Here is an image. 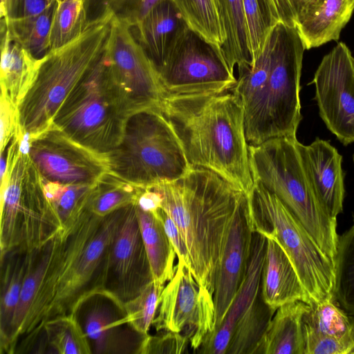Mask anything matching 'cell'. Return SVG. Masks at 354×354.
<instances>
[{
	"mask_svg": "<svg viewBox=\"0 0 354 354\" xmlns=\"http://www.w3.org/2000/svg\"><path fill=\"white\" fill-rule=\"evenodd\" d=\"M127 208L115 210L103 218L97 233L58 286L41 324L39 339L47 321L76 313L86 299L105 291L111 245Z\"/></svg>",
	"mask_w": 354,
	"mask_h": 354,
	"instance_id": "12",
	"label": "cell"
},
{
	"mask_svg": "<svg viewBox=\"0 0 354 354\" xmlns=\"http://www.w3.org/2000/svg\"><path fill=\"white\" fill-rule=\"evenodd\" d=\"M171 1L187 27L222 53L226 36L216 0Z\"/></svg>",
	"mask_w": 354,
	"mask_h": 354,
	"instance_id": "34",
	"label": "cell"
},
{
	"mask_svg": "<svg viewBox=\"0 0 354 354\" xmlns=\"http://www.w3.org/2000/svg\"><path fill=\"white\" fill-rule=\"evenodd\" d=\"M104 217L86 207L64 223L59 239L31 307L13 341L14 353L28 352L39 340V328L58 286L100 228Z\"/></svg>",
	"mask_w": 354,
	"mask_h": 354,
	"instance_id": "11",
	"label": "cell"
},
{
	"mask_svg": "<svg viewBox=\"0 0 354 354\" xmlns=\"http://www.w3.org/2000/svg\"><path fill=\"white\" fill-rule=\"evenodd\" d=\"M161 203L162 196L153 187H142L136 202L140 209L156 216H158Z\"/></svg>",
	"mask_w": 354,
	"mask_h": 354,
	"instance_id": "47",
	"label": "cell"
},
{
	"mask_svg": "<svg viewBox=\"0 0 354 354\" xmlns=\"http://www.w3.org/2000/svg\"><path fill=\"white\" fill-rule=\"evenodd\" d=\"M266 238L264 263L261 272V291L263 301L271 308L292 301H312L286 250L270 232L254 230Z\"/></svg>",
	"mask_w": 354,
	"mask_h": 354,
	"instance_id": "22",
	"label": "cell"
},
{
	"mask_svg": "<svg viewBox=\"0 0 354 354\" xmlns=\"http://www.w3.org/2000/svg\"><path fill=\"white\" fill-rule=\"evenodd\" d=\"M30 252H13L1 260L0 348L5 347L17 307Z\"/></svg>",
	"mask_w": 354,
	"mask_h": 354,
	"instance_id": "29",
	"label": "cell"
},
{
	"mask_svg": "<svg viewBox=\"0 0 354 354\" xmlns=\"http://www.w3.org/2000/svg\"><path fill=\"white\" fill-rule=\"evenodd\" d=\"M334 266V300L354 315V225L339 236Z\"/></svg>",
	"mask_w": 354,
	"mask_h": 354,
	"instance_id": "36",
	"label": "cell"
},
{
	"mask_svg": "<svg viewBox=\"0 0 354 354\" xmlns=\"http://www.w3.org/2000/svg\"><path fill=\"white\" fill-rule=\"evenodd\" d=\"M88 23L85 0H57L50 33V51L77 37Z\"/></svg>",
	"mask_w": 354,
	"mask_h": 354,
	"instance_id": "37",
	"label": "cell"
},
{
	"mask_svg": "<svg viewBox=\"0 0 354 354\" xmlns=\"http://www.w3.org/2000/svg\"><path fill=\"white\" fill-rule=\"evenodd\" d=\"M156 335H147L137 353H184L187 352L189 340L180 333L159 331Z\"/></svg>",
	"mask_w": 354,
	"mask_h": 354,
	"instance_id": "42",
	"label": "cell"
},
{
	"mask_svg": "<svg viewBox=\"0 0 354 354\" xmlns=\"http://www.w3.org/2000/svg\"><path fill=\"white\" fill-rule=\"evenodd\" d=\"M253 232L247 195L232 217L216 271L213 295L215 328L225 317L245 277L251 255Z\"/></svg>",
	"mask_w": 354,
	"mask_h": 354,
	"instance_id": "18",
	"label": "cell"
},
{
	"mask_svg": "<svg viewBox=\"0 0 354 354\" xmlns=\"http://www.w3.org/2000/svg\"><path fill=\"white\" fill-rule=\"evenodd\" d=\"M164 288L165 284L153 280L138 296L124 303L127 321L138 333L148 334Z\"/></svg>",
	"mask_w": 354,
	"mask_h": 354,
	"instance_id": "40",
	"label": "cell"
},
{
	"mask_svg": "<svg viewBox=\"0 0 354 354\" xmlns=\"http://www.w3.org/2000/svg\"><path fill=\"white\" fill-rule=\"evenodd\" d=\"M313 0H262L265 10L273 26L282 23L295 27L297 21Z\"/></svg>",
	"mask_w": 354,
	"mask_h": 354,
	"instance_id": "43",
	"label": "cell"
},
{
	"mask_svg": "<svg viewBox=\"0 0 354 354\" xmlns=\"http://www.w3.org/2000/svg\"><path fill=\"white\" fill-rule=\"evenodd\" d=\"M56 6L57 0L37 15L1 19V26L32 55L41 59L50 52V33Z\"/></svg>",
	"mask_w": 354,
	"mask_h": 354,
	"instance_id": "31",
	"label": "cell"
},
{
	"mask_svg": "<svg viewBox=\"0 0 354 354\" xmlns=\"http://www.w3.org/2000/svg\"><path fill=\"white\" fill-rule=\"evenodd\" d=\"M1 35V92L19 107L33 84L44 58H35L2 26Z\"/></svg>",
	"mask_w": 354,
	"mask_h": 354,
	"instance_id": "25",
	"label": "cell"
},
{
	"mask_svg": "<svg viewBox=\"0 0 354 354\" xmlns=\"http://www.w3.org/2000/svg\"><path fill=\"white\" fill-rule=\"evenodd\" d=\"M243 5L252 62L274 26L265 10L262 0H243Z\"/></svg>",
	"mask_w": 354,
	"mask_h": 354,
	"instance_id": "41",
	"label": "cell"
},
{
	"mask_svg": "<svg viewBox=\"0 0 354 354\" xmlns=\"http://www.w3.org/2000/svg\"><path fill=\"white\" fill-rule=\"evenodd\" d=\"M105 51L113 76L135 111L159 108L164 93L157 71L128 24L113 17Z\"/></svg>",
	"mask_w": 354,
	"mask_h": 354,
	"instance_id": "16",
	"label": "cell"
},
{
	"mask_svg": "<svg viewBox=\"0 0 354 354\" xmlns=\"http://www.w3.org/2000/svg\"><path fill=\"white\" fill-rule=\"evenodd\" d=\"M299 149L309 183L319 203L333 218L343 211L344 198L342 156L330 143L317 138Z\"/></svg>",
	"mask_w": 354,
	"mask_h": 354,
	"instance_id": "21",
	"label": "cell"
},
{
	"mask_svg": "<svg viewBox=\"0 0 354 354\" xmlns=\"http://www.w3.org/2000/svg\"><path fill=\"white\" fill-rule=\"evenodd\" d=\"M55 0H1V19L19 18L37 15Z\"/></svg>",
	"mask_w": 354,
	"mask_h": 354,
	"instance_id": "45",
	"label": "cell"
},
{
	"mask_svg": "<svg viewBox=\"0 0 354 354\" xmlns=\"http://www.w3.org/2000/svg\"><path fill=\"white\" fill-rule=\"evenodd\" d=\"M42 336L55 353H93L88 338L75 313L55 317L47 321L43 326Z\"/></svg>",
	"mask_w": 354,
	"mask_h": 354,
	"instance_id": "35",
	"label": "cell"
},
{
	"mask_svg": "<svg viewBox=\"0 0 354 354\" xmlns=\"http://www.w3.org/2000/svg\"><path fill=\"white\" fill-rule=\"evenodd\" d=\"M156 312L152 322L156 330L182 334L189 339L194 352L215 328L213 296L198 285L191 270L180 261L160 295Z\"/></svg>",
	"mask_w": 354,
	"mask_h": 354,
	"instance_id": "13",
	"label": "cell"
},
{
	"mask_svg": "<svg viewBox=\"0 0 354 354\" xmlns=\"http://www.w3.org/2000/svg\"><path fill=\"white\" fill-rule=\"evenodd\" d=\"M334 301L309 304L303 317L306 354H354V315Z\"/></svg>",
	"mask_w": 354,
	"mask_h": 354,
	"instance_id": "20",
	"label": "cell"
},
{
	"mask_svg": "<svg viewBox=\"0 0 354 354\" xmlns=\"http://www.w3.org/2000/svg\"><path fill=\"white\" fill-rule=\"evenodd\" d=\"M312 83L328 129L344 146L354 142V57L345 43L324 56Z\"/></svg>",
	"mask_w": 354,
	"mask_h": 354,
	"instance_id": "15",
	"label": "cell"
},
{
	"mask_svg": "<svg viewBox=\"0 0 354 354\" xmlns=\"http://www.w3.org/2000/svg\"><path fill=\"white\" fill-rule=\"evenodd\" d=\"M162 0H85L87 23L112 15L133 26Z\"/></svg>",
	"mask_w": 354,
	"mask_h": 354,
	"instance_id": "38",
	"label": "cell"
},
{
	"mask_svg": "<svg viewBox=\"0 0 354 354\" xmlns=\"http://www.w3.org/2000/svg\"><path fill=\"white\" fill-rule=\"evenodd\" d=\"M136 204L127 206L113 241L105 290L122 303L138 296L153 281Z\"/></svg>",
	"mask_w": 354,
	"mask_h": 354,
	"instance_id": "17",
	"label": "cell"
},
{
	"mask_svg": "<svg viewBox=\"0 0 354 354\" xmlns=\"http://www.w3.org/2000/svg\"><path fill=\"white\" fill-rule=\"evenodd\" d=\"M354 12V0H313L295 28L306 50L337 41Z\"/></svg>",
	"mask_w": 354,
	"mask_h": 354,
	"instance_id": "24",
	"label": "cell"
},
{
	"mask_svg": "<svg viewBox=\"0 0 354 354\" xmlns=\"http://www.w3.org/2000/svg\"><path fill=\"white\" fill-rule=\"evenodd\" d=\"M353 162H354V156H353Z\"/></svg>",
	"mask_w": 354,
	"mask_h": 354,
	"instance_id": "48",
	"label": "cell"
},
{
	"mask_svg": "<svg viewBox=\"0 0 354 354\" xmlns=\"http://www.w3.org/2000/svg\"><path fill=\"white\" fill-rule=\"evenodd\" d=\"M105 50L68 95L53 120L68 136L102 153L120 143L128 119L136 112L113 76Z\"/></svg>",
	"mask_w": 354,
	"mask_h": 354,
	"instance_id": "7",
	"label": "cell"
},
{
	"mask_svg": "<svg viewBox=\"0 0 354 354\" xmlns=\"http://www.w3.org/2000/svg\"><path fill=\"white\" fill-rule=\"evenodd\" d=\"M158 216L175 250L178 261L183 263L192 272L189 251L176 224L162 208L158 211Z\"/></svg>",
	"mask_w": 354,
	"mask_h": 354,
	"instance_id": "46",
	"label": "cell"
},
{
	"mask_svg": "<svg viewBox=\"0 0 354 354\" xmlns=\"http://www.w3.org/2000/svg\"><path fill=\"white\" fill-rule=\"evenodd\" d=\"M113 17L88 23L77 37L44 58L33 84L18 107L20 127L29 140L52 127L68 95L101 57Z\"/></svg>",
	"mask_w": 354,
	"mask_h": 354,
	"instance_id": "5",
	"label": "cell"
},
{
	"mask_svg": "<svg viewBox=\"0 0 354 354\" xmlns=\"http://www.w3.org/2000/svg\"><path fill=\"white\" fill-rule=\"evenodd\" d=\"M43 185L47 198L63 223L85 207L92 187L91 185H65L44 180Z\"/></svg>",
	"mask_w": 354,
	"mask_h": 354,
	"instance_id": "39",
	"label": "cell"
},
{
	"mask_svg": "<svg viewBox=\"0 0 354 354\" xmlns=\"http://www.w3.org/2000/svg\"><path fill=\"white\" fill-rule=\"evenodd\" d=\"M106 155L110 171L143 187L176 181L192 167L158 108L133 113L120 143Z\"/></svg>",
	"mask_w": 354,
	"mask_h": 354,
	"instance_id": "8",
	"label": "cell"
},
{
	"mask_svg": "<svg viewBox=\"0 0 354 354\" xmlns=\"http://www.w3.org/2000/svg\"><path fill=\"white\" fill-rule=\"evenodd\" d=\"M161 208L176 224L189 251L192 273L212 296L216 271L236 208L247 194L218 174L192 167L178 180L153 186Z\"/></svg>",
	"mask_w": 354,
	"mask_h": 354,
	"instance_id": "3",
	"label": "cell"
},
{
	"mask_svg": "<svg viewBox=\"0 0 354 354\" xmlns=\"http://www.w3.org/2000/svg\"><path fill=\"white\" fill-rule=\"evenodd\" d=\"M305 50L296 28L278 23L252 63L238 70L230 89L243 104L249 145L296 136L302 118L299 92Z\"/></svg>",
	"mask_w": 354,
	"mask_h": 354,
	"instance_id": "1",
	"label": "cell"
},
{
	"mask_svg": "<svg viewBox=\"0 0 354 354\" xmlns=\"http://www.w3.org/2000/svg\"><path fill=\"white\" fill-rule=\"evenodd\" d=\"M184 24L173 2L171 0H162L138 23L130 27L134 37L156 68Z\"/></svg>",
	"mask_w": 354,
	"mask_h": 354,
	"instance_id": "27",
	"label": "cell"
},
{
	"mask_svg": "<svg viewBox=\"0 0 354 354\" xmlns=\"http://www.w3.org/2000/svg\"><path fill=\"white\" fill-rule=\"evenodd\" d=\"M254 231L273 234L287 252L313 302L334 299L335 266L281 201L254 182L248 194Z\"/></svg>",
	"mask_w": 354,
	"mask_h": 354,
	"instance_id": "9",
	"label": "cell"
},
{
	"mask_svg": "<svg viewBox=\"0 0 354 354\" xmlns=\"http://www.w3.org/2000/svg\"><path fill=\"white\" fill-rule=\"evenodd\" d=\"M0 148L3 152L15 135L21 129L18 107L1 92Z\"/></svg>",
	"mask_w": 354,
	"mask_h": 354,
	"instance_id": "44",
	"label": "cell"
},
{
	"mask_svg": "<svg viewBox=\"0 0 354 354\" xmlns=\"http://www.w3.org/2000/svg\"><path fill=\"white\" fill-rule=\"evenodd\" d=\"M80 307L85 309L82 327L95 353H129L128 349L134 353L132 348L137 353L146 335L133 328L125 329L131 325L123 303L105 290L93 295Z\"/></svg>",
	"mask_w": 354,
	"mask_h": 354,
	"instance_id": "19",
	"label": "cell"
},
{
	"mask_svg": "<svg viewBox=\"0 0 354 354\" xmlns=\"http://www.w3.org/2000/svg\"><path fill=\"white\" fill-rule=\"evenodd\" d=\"M309 306L295 301L279 307L254 354H306L303 317Z\"/></svg>",
	"mask_w": 354,
	"mask_h": 354,
	"instance_id": "26",
	"label": "cell"
},
{
	"mask_svg": "<svg viewBox=\"0 0 354 354\" xmlns=\"http://www.w3.org/2000/svg\"><path fill=\"white\" fill-rule=\"evenodd\" d=\"M296 136L248 145L253 182L274 194L333 261L339 236L337 219L328 215L307 178Z\"/></svg>",
	"mask_w": 354,
	"mask_h": 354,
	"instance_id": "4",
	"label": "cell"
},
{
	"mask_svg": "<svg viewBox=\"0 0 354 354\" xmlns=\"http://www.w3.org/2000/svg\"><path fill=\"white\" fill-rule=\"evenodd\" d=\"M142 239L149 261L153 280L162 284L169 281L176 271V253L159 216H156L136 206Z\"/></svg>",
	"mask_w": 354,
	"mask_h": 354,
	"instance_id": "28",
	"label": "cell"
},
{
	"mask_svg": "<svg viewBox=\"0 0 354 354\" xmlns=\"http://www.w3.org/2000/svg\"><path fill=\"white\" fill-rule=\"evenodd\" d=\"M6 183L1 185L0 260L13 252L43 247L64 225L47 198L43 180L27 150L17 142L6 149Z\"/></svg>",
	"mask_w": 354,
	"mask_h": 354,
	"instance_id": "6",
	"label": "cell"
},
{
	"mask_svg": "<svg viewBox=\"0 0 354 354\" xmlns=\"http://www.w3.org/2000/svg\"><path fill=\"white\" fill-rule=\"evenodd\" d=\"M266 245V236L254 231L245 277L221 324L205 337L195 353L225 354L236 323L252 304L261 290Z\"/></svg>",
	"mask_w": 354,
	"mask_h": 354,
	"instance_id": "23",
	"label": "cell"
},
{
	"mask_svg": "<svg viewBox=\"0 0 354 354\" xmlns=\"http://www.w3.org/2000/svg\"><path fill=\"white\" fill-rule=\"evenodd\" d=\"M28 155L44 180L93 185L110 171L106 153L74 140L55 124L29 140Z\"/></svg>",
	"mask_w": 354,
	"mask_h": 354,
	"instance_id": "14",
	"label": "cell"
},
{
	"mask_svg": "<svg viewBox=\"0 0 354 354\" xmlns=\"http://www.w3.org/2000/svg\"><path fill=\"white\" fill-rule=\"evenodd\" d=\"M276 310L257 297L235 324L225 354H254Z\"/></svg>",
	"mask_w": 354,
	"mask_h": 354,
	"instance_id": "33",
	"label": "cell"
},
{
	"mask_svg": "<svg viewBox=\"0 0 354 354\" xmlns=\"http://www.w3.org/2000/svg\"><path fill=\"white\" fill-rule=\"evenodd\" d=\"M156 70L164 97L221 92L236 81L223 54L185 23Z\"/></svg>",
	"mask_w": 354,
	"mask_h": 354,
	"instance_id": "10",
	"label": "cell"
},
{
	"mask_svg": "<svg viewBox=\"0 0 354 354\" xmlns=\"http://www.w3.org/2000/svg\"><path fill=\"white\" fill-rule=\"evenodd\" d=\"M192 167L209 169L247 194L254 182L241 100L231 90L167 95L159 108Z\"/></svg>",
	"mask_w": 354,
	"mask_h": 354,
	"instance_id": "2",
	"label": "cell"
},
{
	"mask_svg": "<svg viewBox=\"0 0 354 354\" xmlns=\"http://www.w3.org/2000/svg\"><path fill=\"white\" fill-rule=\"evenodd\" d=\"M142 187L109 171L92 185L85 207L97 216L105 217L115 210L136 204Z\"/></svg>",
	"mask_w": 354,
	"mask_h": 354,
	"instance_id": "32",
	"label": "cell"
},
{
	"mask_svg": "<svg viewBox=\"0 0 354 354\" xmlns=\"http://www.w3.org/2000/svg\"><path fill=\"white\" fill-rule=\"evenodd\" d=\"M226 39L223 55L230 69L249 66L252 56L243 0H216Z\"/></svg>",
	"mask_w": 354,
	"mask_h": 354,
	"instance_id": "30",
	"label": "cell"
}]
</instances>
